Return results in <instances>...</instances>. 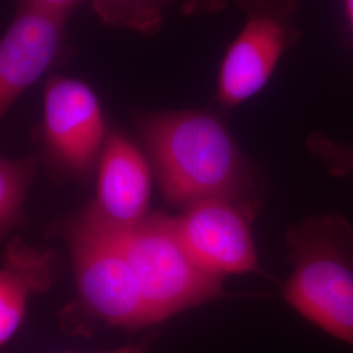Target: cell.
<instances>
[{
  "label": "cell",
  "instance_id": "obj_4",
  "mask_svg": "<svg viewBox=\"0 0 353 353\" xmlns=\"http://www.w3.org/2000/svg\"><path fill=\"white\" fill-rule=\"evenodd\" d=\"M114 236L134 271L152 326L190 307L228 297L224 278L192 256L173 216L150 214L139 225Z\"/></svg>",
  "mask_w": 353,
  "mask_h": 353
},
{
  "label": "cell",
  "instance_id": "obj_6",
  "mask_svg": "<svg viewBox=\"0 0 353 353\" xmlns=\"http://www.w3.org/2000/svg\"><path fill=\"white\" fill-rule=\"evenodd\" d=\"M109 131L94 90L74 77L54 75L43 92L41 145L46 163L70 179L97 170Z\"/></svg>",
  "mask_w": 353,
  "mask_h": 353
},
{
  "label": "cell",
  "instance_id": "obj_2",
  "mask_svg": "<svg viewBox=\"0 0 353 353\" xmlns=\"http://www.w3.org/2000/svg\"><path fill=\"white\" fill-rule=\"evenodd\" d=\"M293 265L283 299L306 321L353 348V227L325 214L287 229Z\"/></svg>",
  "mask_w": 353,
  "mask_h": 353
},
{
  "label": "cell",
  "instance_id": "obj_1",
  "mask_svg": "<svg viewBox=\"0 0 353 353\" xmlns=\"http://www.w3.org/2000/svg\"><path fill=\"white\" fill-rule=\"evenodd\" d=\"M135 126L163 196L173 207L227 199L261 208L252 160L216 114L147 112L135 115Z\"/></svg>",
  "mask_w": 353,
  "mask_h": 353
},
{
  "label": "cell",
  "instance_id": "obj_8",
  "mask_svg": "<svg viewBox=\"0 0 353 353\" xmlns=\"http://www.w3.org/2000/svg\"><path fill=\"white\" fill-rule=\"evenodd\" d=\"M151 164L121 131H109L96 170L94 198L74 216L79 223L112 234L139 225L148 216Z\"/></svg>",
  "mask_w": 353,
  "mask_h": 353
},
{
  "label": "cell",
  "instance_id": "obj_3",
  "mask_svg": "<svg viewBox=\"0 0 353 353\" xmlns=\"http://www.w3.org/2000/svg\"><path fill=\"white\" fill-rule=\"evenodd\" d=\"M63 236L72 259L77 303L65 310L62 326L88 336L96 325L138 332L151 327L134 271L118 239L71 219Z\"/></svg>",
  "mask_w": 353,
  "mask_h": 353
},
{
  "label": "cell",
  "instance_id": "obj_13",
  "mask_svg": "<svg viewBox=\"0 0 353 353\" xmlns=\"http://www.w3.org/2000/svg\"><path fill=\"white\" fill-rule=\"evenodd\" d=\"M305 144L331 176H353V145L335 141L322 132L310 134Z\"/></svg>",
  "mask_w": 353,
  "mask_h": 353
},
{
  "label": "cell",
  "instance_id": "obj_17",
  "mask_svg": "<svg viewBox=\"0 0 353 353\" xmlns=\"http://www.w3.org/2000/svg\"><path fill=\"white\" fill-rule=\"evenodd\" d=\"M344 1V7H345V12L348 16L350 24L352 26L353 30V0H343Z\"/></svg>",
  "mask_w": 353,
  "mask_h": 353
},
{
  "label": "cell",
  "instance_id": "obj_15",
  "mask_svg": "<svg viewBox=\"0 0 353 353\" xmlns=\"http://www.w3.org/2000/svg\"><path fill=\"white\" fill-rule=\"evenodd\" d=\"M24 1L49 12L68 16L71 10L83 0H24Z\"/></svg>",
  "mask_w": 353,
  "mask_h": 353
},
{
  "label": "cell",
  "instance_id": "obj_16",
  "mask_svg": "<svg viewBox=\"0 0 353 353\" xmlns=\"http://www.w3.org/2000/svg\"><path fill=\"white\" fill-rule=\"evenodd\" d=\"M153 339H154V334L152 332V334L147 335L144 339H141L138 343L127 344V345H123V347H119V348H115V350H110V351H105V352L100 353H150Z\"/></svg>",
  "mask_w": 353,
  "mask_h": 353
},
{
  "label": "cell",
  "instance_id": "obj_10",
  "mask_svg": "<svg viewBox=\"0 0 353 353\" xmlns=\"http://www.w3.org/2000/svg\"><path fill=\"white\" fill-rule=\"evenodd\" d=\"M59 261L51 250H41L19 236L7 242L0 265V347L21 327L32 297L50 290Z\"/></svg>",
  "mask_w": 353,
  "mask_h": 353
},
{
  "label": "cell",
  "instance_id": "obj_5",
  "mask_svg": "<svg viewBox=\"0 0 353 353\" xmlns=\"http://www.w3.org/2000/svg\"><path fill=\"white\" fill-rule=\"evenodd\" d=\"M246 20L220 64L216 102L229 113L265 88L300 38L299 0H236Z\"/></svg>",
  "mask_w": 353,
  "mask_h": 353
},
{
  "label": "cell",
  "instance_id": "obj_9",
  "mask_svg": "<svg viewBox=\"0 0 353 353\" xmlns=\"http://www.w3.org/2000/svg\"><path fill=\"white\" fill-rule=\"evenodd\" d=\"M67 19L20 0L12 24L0 39V118L59 59Z\"/></svg>",
  "mask_w": 353,
  "mask_h": 353
},
{
  "label": "cell",
  "instance_id": "obj_7",
  "mask_svg": "<svg viewBox=\"0 0 353 353\" xmlns=\"http://www.w3.org/2000/svg\"><path fill=\"white\" fill-rule=\"evenodd\" d=\"M259 207L212 199L196 203L176 216L174 225L192 256L208 271L227 275L258 274L268 276L259 265L252 224Z\"/></svg>",
  "mask_w": 353,
  "mask_h": 353
},
{
  "label": "cell",
  "instance_id": "obj_11",
  "mask_svg": "<svg viewBox=\"0 0 353 353\" xmlns=\"http://www.w3.org/2000/svg\"><path fill=\"white\" fill-rule=\"evenodd\" d=\"M34 157L0 156V243L24 223L26 194L36 176Z\"/></svg>",
  "mask_w": 353,
  "mask_h": 353
},
{
  "label": "cell",
  "instance_id": "obj_14",
  "mask_svg": "<svg viewBox=\"0 0 353 353\" xmlns=\"http://www.w3.org/2000/svg\"><path fill=\"white\" fill-rule=\"evenodd\" d=\"M166 6L179 3V10L185 16H201L219 12L227 8V0H165Z\"/></svg>",
  "mask_w": 353,
  "mask_h": 353
},
{
  "label": "cell",
  "instance_id": "obj_12",
  "mask_svg": "<svg viewBox=\"0 0 353 353\" xmlns=\"http://www.w3.org/2000/svg\"><path fill=\"white\" fill-rule=\"evenodd\" d=\"M92 3L102 23L117 29L153 34L164 21V0H92Z\"/></svg>",
  "mask_w": 353,
  "mask_h": 353
}]
</instances>
